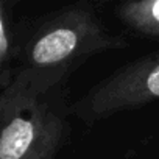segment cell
Wrapping results in <instances>:
<instances>
[{
  "label": "cell",
  "mask_w": 159,
  "mask_h": 159,
  "mask_svg": "<svg viewBox=\"0 0 159 159\" xmlns=\"http://www.w3.org/2000/svg\"><path fill=\"white\" fill-rule=\"evenodd\" d=\"M125 47L128 41L106 27L94 5H69L19 31L11 47L16 66L5 88L45 92L66 86L67 78L92 56Z\"/></svg>",
  "instance_id": "6da1fadb"
},
{
  "label": "cell",
  "mask_w": 159,
  "mask_h": 159,
  "mask_svg": "<svg viewBox=\"0 0 159 159\" xmlns=\"http://www.w3.org/2000/svg\"><path fill=\"white\" fill-rule=\"evenodd\" d=\"M66 86L0 92V159H55L70 134Z\"/></svg>",
  "instance_id": "7a4b0ae2"
},
{
  "label": "cell",
  "mask_w": 159,
  "mask_h": 159,
  "mask_svg": "<svg viewBox=\"0 0 159 159\" xmlns=\"http://www.w3.org/2000/svg\"><path fill=\"white\" fill-rule=\"evenodd\" d=\"M159 100V50L143 55L94 84L70 105V116L88 125Z\"/></svg>",
  "instance_id": "3957f363"
},
{
  "label": "cell",
  "mask_w": 159,
  "mask_h": 159,
  "mask_svg": "<svg viewBox=\"0 0 159 159\" xmlns=\"http://www.w3.org/2000/svg\"><path fill=\"white\" fill-rule=\"evenodd\" d=\"M117 17L133 33L159 39V0L126 2L117 7Z\"/></svg>",
  "instance_id": "277c9868"
},
{
  "label": "cell",
  "mask_w": 159,
  "mask_h": 159,
  "mask_svg": "<svg viewBox=\"0 0 159 159\" xmlns=\"http://www.w3.org/2000/svg\"><path fill=\"white\" fill-rule=\"evenodd\" d=\"M0 25H2V22H0ZM2 44H3V36H2V27H0V47H2ZM2 55H3V50L0 48V59H2ZM2 64V62H0Z\"/></svg>",
  "instance_id": "5b68a950"
}]
</instances>
